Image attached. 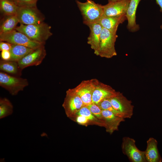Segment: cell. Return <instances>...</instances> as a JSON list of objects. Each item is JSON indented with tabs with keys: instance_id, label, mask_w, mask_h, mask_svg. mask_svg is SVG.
<instances>
[{
	"instance_id": "cell-4",
	"label": "cell",
	"mask_w": 162,
	"mask_h": 162,
	"mask_svg": "<svg viewBox=\"0 0 162 162\" xmlns=\"http://www.w3.org/2000/svg\"><path fill=\"white\" fill-rule=\"evenodd\" d=\"M16 16L19 23L26 25L40 23L45 19L36 6H18Z\"/></svg>"
},
{
	"instance_id": "cell-3",
	"label": "cell",
	"mask_w": 162,
	"mask_h": 162,
	"mask_svg": "<svg viewBox=\"0 0 162 162\" xmlns=\"http://www.w3.org/2000/svg\"><path fill=\"white\" fill-rule=\"evenodd\" d=\"M117 37L116 33L103 28L100 36L98 56L110 58L116 56L115 43Z\"/></svg>"
},
{
	"instance_id": "cell-6",
	"label": "cell",
	"mask_w": 162,
	"mask_h": 162,
	"mask_svg": "<svg viewBox=\"0 0 162 162\" xmlns=\"http://www.w3.org/2000/svg\"><path fill=\"white\" fill-rule=\"evenodd\" d=\"M0 41L7 42L13 44L24 46L34 49L45 44L32 40L24 34L15 29L0 34Z\"/></svg>"
},
{
	"instance_id": "cell-5",
	"label": "cell",
	"mask_w": 162,
	"mask_h": 162,
	"mask_svg": "<svg viewBox=\"0 0 162 162\" xmlns=\"http://www.w3.org/2000/svg\"><path fill=\"white\" fill-rule=\"evenodd\" d=\"M28 85V82L26 79L0 72V86L12 95H17Z\"/></svg>"
},
{
	"instance_id": "cell-26",
	"label": "cell",
	"mask_w": 162,
	"mask_h": 162,
	"mask_svg": "<svg viewBox=\"0 0 162 162\" xmlns=\"http://www.w3.org/2000/svg\"><path fill=\"white\" fill-rule=\"evenodd\" d=\"M86 106L89 109L92 113L98 119L102 122L104 125L101 113L102 110L98 105L92 103Z\"/></svg>"
},
{
	"instance_id": "cell-1",
	"label": "cell",
	"mask_w": 162,
	"mask_h": 162,
	"mask_svg": "<svg viewBox=\"0 0 162 162\" xmlns=\"http://www.w3.org/2000/svg\"><path fill=\"white\" fill-rule=\"evenodd\" d=\"M51 27L43 22L37 24L26 25L20 24L15 30L24 34L32 40L43 44L52 35Z\"/></svg>"
},
{
	"instance_id": "cell-17",
	"label": "cell",
	"mask_w": 162,
	"mask_h": 162,
	"mask_svg": "<svg viewBox=\"0 0 162 162\" xmlns=\"http://www.w3.org/2000/svg\"><path fill=\"white\" fill-rule=\"evenodd\" d=\"M158 142L153 137H150L147 141V147L145 156L147 162H161L162 158L158 148Z\"/></svg>"
},
{
	"instance_id": "cell-34",
	"label": "cell",
	"mask_w": 162,
	"mask_h": 162,
	"mask_svg": "<svg viewBox=\"0 0 162 162\" xmlns=\"http://www.w3.org/2000/svg\"></svg>"
},
{
	"instance_id": "cell-9",
	"label": "cell",
	"mask_w": 162,
	"mask_h": 162,
	"mask_svg": "<svg viewBox=\"0 0 162 162\" xmlns=\"http://www.w3.org/2000/svg\"><path fill=\"white\" fill-rule=\"evenodd\" d=\"M84 106L81 98L72 88H69L66 91L62 106L68 117L73 118L77 112Z\"/></svg>"
},
{
	"instance_id": "cell-18",
	"label": "cell",
	"mask_w": 162,
	"mask_h": 162,
	"mask_svg": "<svg viewBox=\"0 0 162 162\" xmlns=\"http://www.w3.org/2000/svg\"><path fill=\"white\" fill-rule=\"evenodd\" d=\"M127 20L126 15L119 17H109L104 15L98 21L102 28L116 33L119 24Z\"/></svg>"
},
{
	"instance_id": "cell-30",
	"label": "cell",
	"mask_w": 162,
	"mask_h": 162,
	"mask_svg": "<svg viewBox=\"0 0 162 162\" xmlns=\"http://www.w3.org/2000/svg\"><path fill=\"white\" fill-rule=\"evenodd\" d=\"M12 44L7 42L0 41V50L1 51L6 50L10 51Z\"/></svg>"
},
{
	"instance_id": "cell-2",
	"label": "cell",
	"mask_w": 162,
	"mask_h": 162,
	"mask_svg": "<svg viewBox=\"0 0 162 162\" xmlns=\"http://www.w3.org/2000/svg\"><path fill=\"white\" fill-rule=\"evenodd\" d=\"M76 2L82 15L83 23L86 25L98 22L104 15L103 5L92 0L85 2L76 0Z\"/></svg>"
},
{
	"instance_id": "cell-21",
	"label": "cell",
	"mask_w": 162,
	"mask_h": 162,
	"mask_svg": "<svg viewBox=\"0 0 162 162\" xmlns=\"http://www.w3.org/2000/svg\"><path fill=\"white\" fill-rule=\"evenodd\" d=\"M19 23L16 15L4 16L0 26V34L11 31L15 29Z\"/></svg>"
},
{
	"instance_id": "cell-10",
	"label": "cell",
	"mask_w": 162,
	"mask_h": 162,
	"mask_svg": "<svg viewBox=\"0 0 162 162\" xmlns=\"http://www.w3.org/2000/svg\"><path fill=\"white\" fill-rule=\"evenodd\" d=\"M96 79L82 81L75 87L73 91L81 99L85 106L92 103V96L98 81Z\"/></svg>"
},
{
	"instance_id": "cell-23",
	"label": "cell",
	"mask_w": 162,
	"mask_h": 162,
	"mask_svg": "<svg viewBox=\"0 0 162 162\" xmlns=\"http://www.w3.org/2000/svg\"><path fill=\"white\" fill-rule=\"evenodd\" d=\"M13 112V106L7 98L0 99V118H4L11 115Z\"/></svg>"
},
{
	"instance_id": "cell-33",
	"label": "cell",
	"mask_w": 162,
	"mask_h": 162,
	"mask_svg": "<svg viewBox=\"0 0 162 162\" xmlns=\"http://www.w3.org/2000/svg\"><path fill=\"white\" fill-rule=\"evenodd\" d=\"M160 28L162 30V24L160 26Z\"/></svg>"
},
{
	"instance_id": "cell-11",
	"label": "cell",
	"mask_w": 162,
	"mask_h": 162,
	"mask_svg": "<svg viewBox=\"0 0 162 162\" xmlns=\"http://www.w3.org/2000/svg\"><path fill=\"white\" fill-rule=\"evenodd\" d=\"M44 45L35 49L17 62L22 70L29 66L38 65L42 63L46 55Z\"/></svg>"
},
{
	"instance_id": "cell-32",
	"label": "cell",
	"mask_w": 162,
	"mask_h": 162,
	"mask_svg": "<svg viewBox=\"0 0 162 162\" xmlns=\"http://www.w3.org/2000/svg\"><path fill=\"white\" fill-rule=\"evenodd\" d=\"M120 0H108V2H110L117 1H120Z\"/></svg>"
},
{
	"instance_id": "cell-31",
	"label": "cell",
	"mask_w": 162,
	"mask_h": 162,
	"mask_svg": "<svg viewBox=\"0 0 162 162\" xmlns=\"http://www.w3.org/2000/svg\"><path fill=\"white\" fill-rule=\"evenodd\" d=\"M156 3L160 8V11L162 12V0H155Z\"/></svg>"
},
{
	"instance_id": "cell-8",
	"label": "cell",
	"mask_w": 162,
	"mask_h": 162,
	"mask_svg": "<svg viewBox=\"0 0 162 162\" xmlns=\"http://www.w3.org/2000/svg\"><path fill=\"white\" fill-rule=\"evenodd\" d=\"M113 108L125 119L131 118L133 114L134 106L132 101L123 94L118 92L115 96L109 98Z\"/></svg>"
},
{
	"instance_id": "cell-20",
	"label": "cell",
	"mask_w": 162,
	"mask_h": 162,
	"mask_svg": "<svg viewBox=\"0 0 162 162\" xmlns=\"http://www.w3.org/2000/svg\"><path fill=\"white\" fill-rule=\"evenodd\" d=\"M34 50L24 46L12 44L10 51L11 54L10 60L18 62Z\"/></svg>"
},
{
	"instance_id": "cell-12",
	"label": "cell",
	"mask_w": 162,
	"mask_h": 162,
	"mask_svg": "<svg viewBox=\"0 0 162 162\" xmlns=\"http://www.w3.org/2000/svg\"><path fill=\"white\" fill-rule=\"evenodd\" d=\"M130 0L108 2L103 5L104 15L107 16L119 17L126 15Z\"/></svg>"
},
{
	"instance_id": "cell-16",
	"label": "cell",
	"mask_w": 162,
	"mask_h": 162,
	"mask_svg": "<svg viewBox=\"0 0 162 162\" xmlns=\"http://www.w3.org/2000/svg\"><path fill=\"white\" fill-rule=\"evenodd\" d=\"M142 0H130L126 14L128 21L127 28L131 32H134L140 29L139 25L136 22V13L137 7Z\"/></svg>"
},
{
	"instance_id": "cell-25",
	"label": "cell",
	"mask_w": 162,
	"mask_h": 162,
	"mask_svg": "<svg viewBox=\"0 0 162 162\" xmlns=\"http://www.w3.org/2000/svg\"><path fill=\"white\" fill-rule=\"evenodd\" d=\"M97 105H98L102 110L110 111L115 115L123 118L121 114L113 108L109 98L103 100Z\"/></svg>"
},
{
	"instance_id": "cell-24",
	"label": "cell",
	"mask_w": 162,
	"mask_h": 162,
	"mask_svg": "<svg viewBox=\"0 0 162 162\" xmlns=\"http://www.w3.org/2000/svg\"><path fill=\"white\" fill-rule=\"evenodd\" d=\"M81 115L86 117L90 122H92L100 126L104 127L103 123L96 118L86 106H84L79 110L75 115Z\"/></svg>"
},
{
	"instance_id": "cell-13",
	"label": "cell",
	"mask_w": 162,
	"mask_h": 162,
	"mask_svg": "<svg viewBox=\"0 0 162 162\" xmlns=\"http://www.w3.org/2000/svg\"><path fill=\"white\" fill-rule=\"evenodd\" d=\"M118 92L110 86L98 80L92 94V103L98 104L103 100L116 95Z\"/></svg>"
},
{
	"instance_id": "cell-28",
	"label": "cell",
	"mask_w": 162,
	"mask_h": 162,
	"mask_svg": "<svg viewBox=\"0 0 162 162\" xmlns=\"http://www.w3.org/2000/svg\"><path fill=\"white\" fill-rule=\"evenodd\" d=\"M76 122L79 124L82 125H87L89 122V121L85 116L81 115L76 116Z\"/></svg>"
},
{
	"instance_id": "cell-19",
	"label": "cell",
	"mask_w": 162,
	"mask_h": 162,
	"mask_svg": "<svg viewBox=\"0 0 162 162\" xmlns=\"http://www.w3.org/2000/svg\"><path fill=\"white\" fill-rule=\"evenodd\" d=\"M0 70L7 74L18 77L21 75L22 70L19 67L17 62L1 59L0 60Z\"/></svg>"
},
{
	"instance_id": "cell-14",
	"label": "cell",
	"mask_w": 162,
	"mask_h": 162,
	"mask_svg": "<svg viewBox=\"0 0 162 162\" xmlns=\"http://www.w3.org/2000/svg\"><path fill=\"white\" fill-rule=\"evenodd\" d=\"M90 30V33L87 38V43L94 51V53L98 56L100 34L102 27L98 22L87 25Z\"/></svg>"
},
{
	"instance_id": "cell-7",
	"label": "cell",
	"mask_w": 162,
	"mask_h": 162,
	"mask_svg": "<svg viewBox=\"0 0 162 162\" xmlns=\"http://www.w3.org/2000/svg\"><path fill=\"white\" fill-rule=\"evenodd\" d=\"M135 141L129 137H124L122 140V149L131 162H147L145 151L139 150L135 144Z\"/></svg>"
},
{
	"instance_id": "cell-27",
	"label": "cell",
	"mask_w": 162,
	"mask_h": 162,
	"mask_svg": "<svg viewBox=\"0 0 162 162\" xmlns=\"http://www.w3.org/2000/svg\"><path fill=\"white\" fill-rule=\"evenodd\" d=\"M18 6H36L38 0H13Z\"/></svg>"
},
{
	"instance_id": "cell-15",
	"label": "cell",
	"mask_w": 162,
	"mask_h": 162,
	"mask_svg": "<svg viewBox=\"0 0 162 162\" xmlns=\"http://www.w3.org/2000/svg\"><path fill=\"white\" fill-rule=\"evenodd\" d=\"M101 113L104 127L106 132L110 134L118 130L121 123L125 121L124 118L115 115L110 111L102 110Z\"/></svg>"
},
{
	"instance_id": "cell-22",
	"label": "cell",
	"mask_w": 162,
	"mask_h": 162,
	"mask_svg": "<svg viewBox=\"0 0 162 162\" xmlns=\"http://www.w3.org/2000/svg\"><path fill=\"white\" fill-rule=\"evenodd\" d=\"M18 6L12 0H0V9L4 16L16 15Z\"/></svg>"
},
{
	"instance_id": "cell-29",
	"label": "cell",
	"mask_w": 162,
	"mask_h": 162,
	"mask_svg": "<svg viewBox=\"0 0 162 162\" xmlns=\"http://www.w3.org/2000/svg\"><path fill=\"white\" fill-rule=\"evenodd\" d=\"M0 56L1 59L5 61L10 60L11 54L10 51L3 50L1 51Z\"/></svg>"
}]
</instances>
